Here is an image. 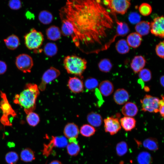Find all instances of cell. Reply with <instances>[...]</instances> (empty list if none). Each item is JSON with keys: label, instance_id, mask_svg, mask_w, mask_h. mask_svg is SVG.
I'll use <instances>...</instances> for the list:
<instances>
[{"label": "cell", "instance_id": "cell-1", "mask_svg": "<svg viewBox=\"0 0 164 164\" xmlns=\"http://www.w3.org/2000/svg\"><path fill=\"white\" fill-rule=\"evenodd\" d=\"M60 16L71 23V37L75 46L85 54L95 53L113 27L114 21L101 0H67L60 10Z\"/></svg>", "mask_w": 164, "mask_h": 164}, {"label": "cell", "instance_id": "cell-2", "mask_svg": "<svg viewBox=\"0 0 164 164\" xmlns=\"http://www.w3.org/2000/svg\"><path fill=\"white\" fill-rule=\"evenodd\" d=\"M39 94V90L36 84L28 83L20 94L15 95L14 102L19 105L27 114L35 109L36 100Z\"/></svg>", "mask_w": 164, "mask_h": 164}, {"label": "cell", "instance_id": "cell-3", "mask_svg": "<svg viewBox=\"0 0 164 164\" xmlns=\"http://www.w3.org/2000/svg\"><path fill=\"white\" fill-rule=\"evenodd\" d=\"M64 68L69 74L82 77L87 67V62L84 58L75 55L67 56L64 58Z\"/></svg>", "mask_w": 164, "mask_h": 164}, {"label": "cell", "instance_id": "cell-4", "mask_svg": "<svg viewBox=\"0 0 164 164\" xmlns=\"http://www.w3.org/2000/svg\"><path fill=\"white\" fill-rule=\"evenodd\" d=\"M25 44L26 47L34 51L38 50L42 45L44 36L40 31L32 28L24 36Z\"/></svg>", "mask_w": 164, "mask_h": 164}, {"label": "cell", "instance_id": "cell-5", "mask_svg": "<svg viewBox=\"0 0 164 164\" xmlns=\"http://www.w3.org/2000/svg\"><path fill=\"white\" fill-rule=\"evenodd\" d=\"M2 100L0 103V108L2 112V115L0 119V121L4 126L12 125L11 118L16 117V114L12 109L9 103L5 94L1 92Z\"/></svg>", "mask_w": 164, "mask_h": 164}, {"label": "cell", "instance_id": "cell-6", "mask_svg": "<svg viewBox=\"0 0 164 164\" xmlns=\"http://www.w3.org/2000/svg\"><path fill=\"white\" fill-rule=\"evenodd\" d=\"M102 3L110 9L112 13L121 15L125 14L131 5L130 1L128 0H106Z\"/></svg>", "mask_w": 164, "mask_h": 164}, {"label": "cell", "instance_id": "cell-7", "mask_svg": "<svg viewBox=\"0 0 164 164\" xmlns=\"http://www.w3.org/2000/svg\"><path fill=\"white\" fill-rule=\"evenodd\" d=\"M159 101L158 97L146 94L140 100L142 110L144 112L157 113L159 112Z\"/></svg>", "mask_w": 164, "mask_h": 164}, {"label": "cell", "instance_id": "cell-8", "mask_svg": "<svg viewBox=\"0 0 164 164\" xmlns=\"http://www.w3.org/2000/svg\"><path fill=\"white\" fill-rule=\"evenodd\" d=\"M17 68L24 73H30L33 65L32 57L29 55L22 53L18 55L15 59Z\"/></svg>", "mask_w": 164, "mask_h": 164}, {"label": "cell", "instance_id": "cell-9", "mask_svg": "<svg viewBox=\"0 0 164 164\" xmlns=\"http://www.w3.org/2000/svg\"><path fill=\"white\" fill-rule=\"evenodd\" d=\"M60 74L59 70L53 67H50L43 73L41 81L38 86L39 90L41 91H44L46 85L58 77Z\"/></svg>", "mask_w": 164, "mask_h": 164}, {"label": "cell", "instance_id": "cell-10", "mask_svg": "<svg viewBox=\"0 0 164 164\" xmlns=\"http://www.w3.org/2000/svg\"><path fill=\"white\" fill-rule=\"evenodd\" d=\"M150 31L155 36L163 38L164 36V18L163 16L155 18L150 23Z\"/></svg>", "mask_w": 164, "mask_h": 164}, {"label": "cell", "instance_id": "cell-11", "mask_svg": "<svg viewBox=\"0 0 164 164\" xmlns=\"http://www.w3.org/2000/svg\"><path fill=\"white\" fill-rule=\"evenodd\" d=\"M104 130L111 135L117 133L121 128L118 118L113 117H108L104 120Z\"/></svg>", "mask_w": 164, "mask_h": 164}, {"label": "cell", "instance_id": "cell-12", "mask_svg": "<svg viewBox=\"0 0 164 164\" xmlns=\"http://www.w3.org/2000/svg\"><path fill=\"white\" fill-rule=\"evenodd\" d=\"M67 86L69 89L74 93H79L82 92L84 87V84L83 81L76 77H69L68 81Z\"/></svg>", "mask_w": 164, "mask_h": 164}, {"label": "cell", "instance_id": "cell-13", "mask_svg": "<svg viewBox=\"0 0 164 164\" xmlns=\"http://www.w3.org/2000/svg\"><path fill=\"white\" fill-rule=\"evenodd\" d=\"M146 62V60L144 56L141 55L136 56L132 59L130 66L135 73H138L143 69Z\"/></svg>", "mask_w": 164, "mask_h": 164}, {"label": "cell", "instance_id": "cell-14", "mask_svg": "<svg viewBox=\"0 0 164 164\" xmlns=\"http://www.w3.org/2000/svg\"><path fill=\"white\" fill-rule=\"evenodd\" d=\"M113 99L115 102L118 104L122 105L127 102L129 99L128 92L123 88L117 90L113 95Z\"/></svg>", "mask_w": 164, "mask_h": 164}, {"label": "cell", "instance_id": "cell-15", "mask_svg": "<svg viewBox=\"0 0 164 164\" xmlns=\"http://www.w3.org/2000/svg\"><path fill=\"white\" fill-rule=\"evenodd\" d=\"M79 130L78 126L73 123H68L65 126L63 133L66 137L70 139L77 138Z\"/></svg>", "mask_w": 164, "mask_h": 164}, {"label": "cell", "instance_id": "cell-16", "mask_svg": "<svg viewBox=\"0 0 164 164\" xmlns=\"http://www.w3.org/2000/svg\"><path fill=\"white\" fill-rule=\"evenodd\" d=\"M138 111L137 105L135 103L128 102L126 103L121 109L122 114L125 117H132L135 116Z\"/></svg>", "mask_w": 164, "mask_h": 164}, {"label": "cell", "instance_id": "cell-17", "mask_svg": "<svg viewBox=\"0 0 164 164\" xmlns=\"http://www.w3.org/2000/svg\"><path fill=\"white\" fill-rule=\"evenodd\" d=\"M46 33L47 38L51 41H56L61 37L60 29L55 25H52L48 27L46 30Z\"/></svg>", "mask_w": 164, "mask_h": 164}, {"label": "cell", "instance_id": "cell-18", "mask_svg": "<svg viewBox=\"0 0 164 164\" xmlns=\"http://www.w3.org/2000/svg\"><path fill=\"white\" fill-rule=\"evenodd\" d=\"M114 87L112 83L108 80L102 81L99 84V89L101 94L107 97L113 93Z\"/></svg>", "mask_w": 164, "mask_h": 164}, {"label": "cell", "instance_id": "cell-19", "mask_svg": "<svg viewBox=\"0 0 164 164\" xmlns=\"http://www.w3.org/2000/svg\"><path fill=\"white\" fill-rule=\"evenodd\" d=\"M142 40V36L136 32H133L128 35L126 40L129 46L137 48L140 45Z\"/></svg>", "mask_w": 164, "mask_h": 164}, {"label": "cell", "instance_id": "cell-20", "mask_svg": "<svg viewBox=\"0 0 164 164\" xmlns=\"http://www.w3.org/2000/svg\"><path fill=\"white\" fill-rule=\"evenodd\" d=\"M87 119L90 125L93 127L100 126L103 122L102 118L101 115L94 112H91L87 115Z\"/></svg>", "mask_w": 164, "mask_h": 164}, {"label": "cell", "instance_id": "cell-21", "mask_svg": "<svg viewBox=\"0 0 164 164\" xmlns=\"http://www.w3.org/2000/svg\"><path fill=\"white\" fill-rule=\"evenodd\" d=\"M4 42L9 49L13 50L17 48L20 44V40L17 36L12 34L4 39Z\"/></svg>", "mask_w": 164, "mask_h": 164}, {"label": "cell", "instance_id": "cell-22", "mask_svg": "<svg viewBox=\"0 0 164 164\" xmlns=\"http://www.w3.org/2000/svg\"><path fill=\"white\" fill-rule=\"evenodd\" d=\"M121 125L126 131H131L135 128L136 121L132 117H124L120 119Z\"/></svg>", "mask_w": 164, "mask_h": 164}, {"label": "cell", "instance_id": "cell-23", "mask_svg": "<svg viewBox=\"0 0 164 164\" xmlns=\"http://www.w3.org/2000/svg\"><path fill=\"white\" fill-rule=\"evenodd\" d=\"M112 14L114 15L117 23L116 34L118 36H126L130 31V29L128 25L125 22L119 21L115 16V14Z\"/></svg>", "mask_w": 164, "mask_h": 164}, {"label": "cell", "instance_id": "cell-24", "mask_svg": "<svg viewBox=\"0 0 164 164\" xmlns=\"http://www.w3.org/2000/svg\"><path fill=\"white\" fill-rule=\"evenodd\" d=\"M150 29V23L145 21H140L136 24L135 27L136 32L142 36L148 34Z\"/></svg>", "mask_w": 164, "mask_h": 164}, {"label": "cell", "instance_id": "cell-25", "mask_svg": "<svg viewBox=\"0 0 164 164\" xmlns=\"http://www.w3.org/2000/svg\"><path fill=\"white\" fill-rule=\"evenodd\" d=\"M142 144L145 148L150 151L155 152L159 149L158 142L155 138L150 137L145 139Z\"/></svg>", "mask_w": 164, "mask_h": 164}, {"label": "cell", "instance_id": "cell-26", "mask_svg": "<svg viewBox=\"0 0 164 164\" xmlns=\"http://www.w3.org/2000/svg\"><path fill=\"white\" fill-rule=\"evenodd\" d=\"M38 18L40 22L44 25L51 23L53 20V16L52 13L46 10H43L39 14Z\"/></svg>", "mask_w": 164, "mask_h": 164}, {"label": "cell", "instance_id": "cell-27", "mask_svg": "<svg viewBox=\"0 0 164 164\" xmlns=\"http://www.w3.org/2000/svg\"><path fill=\"white\" fill-rule=\"evenodd\" d=\"M60 19L62 21L60 29L62 34L65 36H71L73 32V27L71 23L66 19Z\"/></svg>", "mask_w": 164, "mask_h": 164}, {"label": "cell", "instance_id": "cell-28", "mask_svg": "<svg viewBox=\"0 0 164 164\" xmlns=\"http://www.w3.org/2000/svg\"><path fill=\"white\" fill-rule=\"evenodd\" d=\"M58 51L57 46L56 43L52 42L46 43L43 48V52L45 55L50 57L56 55Z\"/></svg>", "mask_w": 164, "mask_h": 164}, {"label": "cell", "instance_id": "cell-29", "mask_svg": "<svg viewBox=\"0 0 164 164\" xmlns=\"http://www.w3.org/2000/svg\"><path fill=\"white\" fill-rule=\"evenodd\" d=\"M115 48L118 53L123 54L128 53L130 50L126 40L124 39H120L116 43Z\"/></svg>", "mask_w": 164, "mask_h": 164}, {"label": "cell", "instance_id": "cell-30", "mask_svg": "<svg viewBox=\"0 0 164 164\" xmlns=\"http://www.w3.org/2000/svg\"><path fill=\"white\" fill-rule=\"evenodd\" d=\"M137 161L139 164H151L152 162L153 158L149 152L143 151L138 155Z\"/></svg>", "mask_w": 164, "mask_h": 164}, {"label": "cell", "instance_id": "cell-31", "mask_svg": "<svg viewBox=\"0 0 164 164\" xmlns=\"http://www.w3.org/2000/svg\"><path fill=\"white\" fill-rule=\"evenodd\" d=\"M20 157L21 160L26 162H31L35 159L33 151L29 148H26L21 152Z\"/></svg>", "mask_w": 164, "mask_h": 164}, {"label": "cell", "instance_id": "cell-32", "mask_svg": "<svg viewBox=\"0 0 164 164\" xmlns=\"http://www.w3.org/2000/svg\"><path fill=\"white\" fill-rule=\"evenodd\" d=\"M112 64L109 59L104 58L101 59L98 63L99 70L104 73H108L112 68Z\"/></svg>", "mask_w": 164, "mask_h": 164}, {"label": "cell", "instance_id": "cell-33", "mask_svg": "<svg viewBox=\"0 0 164 164\" xmlns=\"http://www.w3.org/2000/svg\"><path fill=\"white\" fill-rule=\"evenodd\" d=\"M96 132L94 128L90 125L85 124L80 128V132L83 136L88 137L93 135Z\"/></svg>", "mask_w": 164, "mask_h": 164}, {"label": "cell", "instance_id": "cell-34", "mask_svg": "<svg viewBox=\"0 0 164 164\" xmlns=\"http://www.w3.org/2000/svg\"><path fill=\"white\" fill-rule=\"evenodd\" d=\"M52 140L55 147L64 148L68 144V142L66 138L63 136H52Z\"/></svg>", "mask_w": 164, "mask_h": 164}, {"label": "cell", "instance_id": "cell-35", "mask_svg": "<svg viewBox=\"0 0 164 164\" xmlns=\"http://www.w3.org/2000/svg\"><path fill=\"white\" fill-rule=\"evenodd\" d=\"M67 149L68 154L72 156L77 155L80 151V147L78 143L69 142L67 146Z\"/></svg>", "mask_w": 164, "mask_h": 164}, {"label": "cell", "instance_id": "cell-36", "mask_svg": "<svg viewBox=\"0 0 164 164\" xmlns=\"http://www.w3.org/2000/svg\"><path fill=\"white\" fill-rule=\"evenodd\" d=\"M26 121L30 126L35 127L37 125L40 121V118L37 113L31 112L27 114Z\"/></svg>", "mask_w": 164, "mask_h": 164}, {"label": "cell", "instance_id": "cell-37", "mask_svg": "<svg viewBox=\"0 0 164 164\" xmlns=\"http://www.w3.org/2000/svg\"><path fill=\"white\" fill-rule=\"evenodd\" d=\"M128 149V145L125 141L120 142L116 145V151L118 156H121L124 155L127 152Z\"/></svg>", "mask_w": 164, "mask_h": 164}, {"label": "cell", "instance_id": "cell-38", "mask_svg": "<svg viewBox=\"0 0 164 164\" xmlns=\"http://www.w3.org/2000/svg\"><path fill=\"white\" fill-rule=\"evenodd\" d=\"M139 11L141 14L144 16H147L151 14L152 8L151 5L147 3H143L139 6Z\"/></svg>", "mask_w": 164, "mask_h": 164}, {"label": "cell", "instance_id": "cell-39", "mask_svg": "<svg viewBox=\"0 0 164 164\" xmlns=\"http://www.w3.org/2000/svg\"><path fill=\"white\" fill-rule=\"evenodd\" d=\"M152 73L147 68H143L138 72V76L140 79L145 82L150 81L152 78Z\"/></svg>", "mask_w": 164, "mask_h": 164}, {"label": "cell", "instance_id": "cell-40", "mask_svg": "<svg viewBox=\"0 0 164 164\" xmlns=\"http://www.w3.org/2000/svg\"><path fill=\"white\" fill-rule=\"evenodd\" d=\"M98 85V80L94 78L90 77L87 79L84 83V86L87 89L91 91L96 88Z\"/></svg>", "mask_w": 164, "mask_h": 164}, {"label": "cell", "instance_id": "cell-41", "mask_svg": "<svg viewBox=\"0 0 164 164\" xmlns=\"http://www.w3.org/2000/svg\"><path fill=\"white\" fill-rule=\"evenodd\" d=\"M18 159V154L14 152H10L7 153L5 156V161L9 164H15Z\"/></svg>", "mask_w": 164, "mask_h": 164}, {"label": "cell", "instance_id": "cell-42", "mask_svg": "<svg viewBox=\"0 0 164 164\" xmlns=\"http://www.w3.org/2000/svg\"><path fill=\"white\" fill-rule=\"evenodd\" d=\"M54 147H55L53 141L51 139L48 144L44 145L43 149V155L45 156L48 157L52 153Z\"/></svg>", "mask_w": 164, "mask_h": 164}, {"label": "cell", "instance_id": "cell-43", "mask_svg": "<svg viewBox=\"0 0 164 164\" xmlns=\"http://www.w3.org/2000/svg\"><path fill=\"white\" fill-rule=\"evenodd\" d=\"M155 51L157 55L161 58L163 59L164 56V42H159L156 46Z\"/></svg>", "mask_w": 164, "mask_h": 164}, {"label": "cell", "instance_id": "cell-44", "mask_svg": "<svg viewBox=\"0 0 164 164\" xmlns=\"http://www.w3.org/2000/svg\"><path fill=\"white\" fill-rule=\"evenodd\" d=\"M129 22L133 24H137L140 21L141 17L140 15L136 12L130 13L128 17Z\"/></svg>", "mask_w": 164, "mask_h": 164}, {"label": "cell", "instance_id": "cell-45", "mask_svg": "<svg viewBox=\"0 0 164 164\" xmlns=\"http://www.w3.org/2000/svg\"><path fill=\"white\" fill-rule=\"evenodd\" d=\"M9 7L12 9L17 10L22 7V2L19 0H11L8 2Z\"/></svg>", "mask_w": 164, "mask_h": 164}, {"label": "cell", "instance_id": "cell-46", "mask_svg": "<svg viewBox=\"0 0 164 164\" xmlns=\"http://www.w3.org/2000/svg\"><path fill=\"white\" fill-rule=\"evenodd\" d=\"M162 99L160 100L159 107V112L160 114L161 117L164 118V96H162Z\"/></svg>", "mask_w": 164, "mask_h": 164}, {"label": "cell", "instance_id": "cell-47", "mask_svg": "<svg viewBox=\"0 0 164 164\" xmlns=\"http://www.w3.org/2000/svg\"><path fill=\"white\" fill-rule=\"evenodd\" d=\"M7 65L4 61L0 60V75L4 74L6 71Z\"/></svg>", "mask_w": 164, "mask_h": 164}, {"label": "cell", "instance_id": "cell-48", "mask_svg": "<svg viewBox=\"0 0 164 164\" xmlns=\"http://www.w3.org/2000/svg\"><path fill=\"white\" fill-rule=\"evenodd\" d=\"M49 164H62V162L57 160H54L52 161Z\"/></svg>", "mask_w": 164, "mask_h": 164}, {"label": "cell", "instance_id": "cell-49", "mask_svg": "<svg viewBox=\"0 0 164 164\" xmlns=\"http://www.w3.org/2000/svg\"><path fill=\"white\" fill-rule=\"evenodd\" d=\"M164 76L162 75L161 77L160 78V83L161 85L163 87H164Z\"/></svg>", "mask_w": 164, "mask_h": 164}, {"label": "cell", "instance_id": "cell-50", "mask_svg": "<svg viewBox=\"0 0 164 164\" xmlns=\"http://www.w3.org/2000/svg\"><path fill=\"white\" fill-rule=\"evenodd\" d=\"M8 145L9 147H13L14 146L15 144L13 142H9L8 143Z\"/></svg>", "mask_w": 164, "mask_h": 164}, {"label": "cell", "instance_id": "cell-51", "mask_svg": "<svg viewBox=\"0 0 164 164\" xmlns=\"http://www.w3.org/2000/svg\"><path fill=\"white\" fill-rule=\"evenodd\" d=\"M145 91H148L149 90V88L147 87H145L144 88Z\"/></svg>", "mask_w": 164, "mask_h": 164}]
</instances>
